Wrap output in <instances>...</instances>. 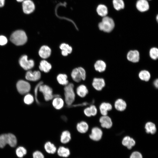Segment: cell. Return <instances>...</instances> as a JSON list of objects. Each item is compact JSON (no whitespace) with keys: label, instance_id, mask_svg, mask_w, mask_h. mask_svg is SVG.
<instances>
[{"label":"cell","instance_id":"6da1fadb","mask_svg":"<svg viewBox=\"0 0 158 158\" xmlns=\"http://www.w3.org/2000/svg\"><path fill=\"white\" fill-rule=\"evenodd\" d=\"M74 87L73 84L70 83L64 88V99L65 104L69 106L73 104L75 99L76 94Z\"/></svg>","mask_w":158,"mask_h":158},{"label":"cell","instance_id":"7a4b0ae2","mask_svg":"<svg viewBox=\"0 0 158 158\" xmlns=\"http://www.w3.org/2000/svg\"><path fill=\"white\" fill-rule=\"evenodd\" d=\"M10 40L15 45L20 46L26 42L27 37L24 31L19 30L15 31L11 35Z\"/></svg>","mask_w":158,"mask_h":158},{"label":"cell","instance_id":"3957f363","mask_svg":"<svg viewBox=\"0 0 158 158\" xmlns=\"http://www.w3.org/2000/svg\"><path fill=\"white\" fill-rule=\"evenodd\" d=\"M114 26L115 24L113 20L107 16L103 17L102 21L98 25V27L100 30L107 32H111L113 29Z\"/></svg>","mask_w":158,"mask_h":158},{"label":"cell","instance_id":"277c9868","mask_svg":"<svg viewBox=\"0 0 158 158\" xmlns=\"http://www.w3.org/2000/svg\"><path fill=\"white\" fill-rule=\"evenodd\" d=\"M39 90L42 93L46 101L51 100L54 96L52 89L48 85L43 83L41 84L39 87Z\"/></svg>","mask_w":158,"mask_h":158},{"label":"cell","instance_id":"5b68a950","mask_svg":"<svg viewBox=\"0 0 158 158\" xmlns=\"http://www.w3.org/2000/svg\"><path fill=\"white\" fill-rule=\"evenodd\" d=\"M51 101L52 105L53 107L57 110L62 109L65 104L64 99L59 95H54Z\"/></svg>","mask_w":158,"mask_h":158},{"label":"cell","instance_id":"8992f818","mask_svg":"<svg viewBox=\"0 0 158 158\" xmlns=\"http://www.w3.org/2000/svg\"><path fill=\"white\" fill-rule=\"evenodd\" d=\"M19 63L24 70H28L32 68L34 66L33 60L30 59L28 60L27 56H22L20 59Z\"/></svg>","mask_w":158,"mask_h":158},{"label":"cell","instance_id":"52a82bcc","mask_svg":"<svg viewBox=\"0 0 158 158\" xmlns=\"http://www.w3.org/2000/svg\"><path fill=\"white\" fill-rule=\"evenodd\" d=\"M16 87L18 92L20 94L24 95L28 93L30 90V85L28 82L20 80L16 84Z\"/></svg>","mask_w":158,"mask_h":158},{"label":"cell","instance_id":"ba28073f","mask_svg":"<svg viewBox=\"0 0 158 158\" xmlns=\"http://www.w3.org/2000/svg\"><path fill=\"white\" fill-rule=\"evenodd\" d=\"M22 3L23 12L26 14L32 13L35 9V5L33 2L31 0H25Z\"/></svg>","mask_w":158,"mask_h":158},{"label":"cell","instance_id":"9c48e42d","mask_svg":"<svg viewBox=\"0 0 158 158\" xmlns=\"http://www.w3.org/2000/svg\"><path fill=\"white\" fill-rule=\"evenodd\" d=\"M102 131L100 128L98 127H94L92 129L89 136L92 140L98 141L102 138Z\"/></svg>","mask_w":158,"mask_h":158},{"label":"cell","instance_id":"30bf717a","mask_svg":"<svg viewBox=\"0 0 158 158\" xmlns=\"http://www.w3.org/2000/svg\"><path fill=\"white\" fill-rule=\"evenodd\" d=\"M41 74L39 71H28L25 75L26 79L31 81H36L38 80L41 78Z\"/></svg>","mask_w":158,"mask_h":158},{"label":"cell","instance_id":"8fae6325","mask_svg":"<svg viewBox=\"0 0 158 158\" xmlns=\"http://www.w3.org/2000/svg\"><path fill=\"white\" fill-rule=\"evenodd\" d=\"M76 94L81 98H84L88 93V90L86 86L82 84L78 85L75 90Z\"/></svg>","mask_w":158,"mask_h":158},{"label":"cell","instance_id":"7c38bea8","mask_svg":"<svg viewBox=\"0 0 158 158\" xmlns=\"http://www.w3.org/2000/svg\"><path fill=\"white\" fill-rule=\"evenodd\" d=\"M51 53V49L48 46L44 45L42 46L39 51V54L42 58L45 59L50 56Z\"/></svg>","mask_w":158,"mask_h":158},{"label":"cell","instance_id":"4fadbf2b","mask_svg":"<svg viewBox=\"0 0 158 158\" xmlns=\"http://www.w3.org/2000/svg\"><path fill=\"white\" fill-rule=\"evenodd\" d=\"M89 129L88 123L85 121H82L78 122L76 125V129L79 133L84 134L87 133Z\"/></svg>","mask_w":158,"mask_h":158},{"label":"cell","instance_id":"5bb4252c","mask_svg":"<svg viewBox=\"0 0 158 158\" xmlns=\"http://www.w3.org/2000/svg\"><path fill=\"white\" fill-rule=\"evenodd\" d=\"M92 85L95 89L97 91H100L105 86V83L103 78H95L93 80Z\"/></svg>","mask_w":158,"mask_h":158},{"label":"cell","instance_id":"9a60e30c","mask_svg":"<svg viewBox=\"0 0 158 158\" xmlns=\"http://www.w3.org/2000/svg\"><path fill=\"white\" fill-rule=\"evenodd\" d=\"M99 122L102 127L107 128L111 127L112 123L111 118L107 115L102 116L99 119Z\"/></svg>","mask_w":158,"mask_h":158},{"label":"cell","instance_id":"2e32d148","mask_svg":"<svg viewBox=\"0 0 158 158\" xmlns=\"http://www.w3.org/2000/svg\"><path fill=\"white\" fill-rule=\"evenodd\" d=\"M137 9L141 12L147 11L149 8V5L147 0H138L136 4Z\"/></svg>","mask_w":158,"mask_h":158},{"label":"cell","instance_id":"e0dca14e","mask_svg":"<svg viewBox=\"0 0 158 158\" xmlns=\"http://www.w3.org/2000/svg\"><path fill=\"white\" fill-rule=\"evenodd\" d=\"M127 57L129 61L133 62H137L139 60V53L136 50H131L128 53Z\"/></svg>","mask_w":158,"mask_h":158},{"label":"cell","instance_id":"ac0fdd59","mask_svg":"<svg viewBox=\"0 0 158 158\" xmlns=\"http://www.w3.org/2000/svg\"><path fill=\"white\" fill-rule=\"evenodd\" d=\"M71 76L73 80L76 83H79L83 80L81 73L78 68H75L72 70Z\"/></svg>","mask_w":158,"mask_h":158},{"label":"cell","instance_id":"d6986e66","mask_svg":"<svg viewBox=\"0 0 158 158\" xmlns=\"http://www.w3.org/2000/svg\"><path fill=\"white\" fill-rule=\"evenodd\" d=\"M122 145L127 147L128 149H131L135 144V140L129 136H126L124 137L122 141Z\"/></svg>","mask_w":158,"mask_h":158},{"label":"cell","instance_id":"ffe728a7","mask_svg":"<svg viewBox=\"0 0 158 158\" xmlns=\"http://www.w3.org/2000/svg\"><path fill=\"white\" fill-rule=\"evenodd\" d=\"M39 68L40 71L44 73H48L52 68L51 64L45 60L41 61L40 63Z\"/></svg>","mask_w":158,"mask_h":158},{"label":"cell","instance_id":"44dd1931","mask_svg":"<svg viewBox=\"0 0 158 158\" xmlns=\"http://www.w3.org/2000/svg\"><path fill=\"white\" fill-rule=\"evenodd\" d=\"M71 139V134L68 130H63L60 135V140L62 143L66 144Z\"/></svg>","mask_w":158,"mask_h":158},{"label":"cell","instance_id":"7402d4cb","mask_svg":"<svg viewBox=\"0 0 158 158\" xmlns=\"http://www.w3.org/2000/svg\"><path fill=\"white\" fill-rule=\"evenodd\" d=\"M99 108L101 114L103 116H105L107 114L108 111L112 109V106L109 103L103 102L100 105Z\"/></svg>","mask_w":158,"mask_h":158},{"label":"cell","instance_id":"603a6c76","mask_svg":"<svg viewBox=\"0 0 158 158\" xmlns=\"http://www.w3.org/2000/svg\"><path fill=\"white\" fill-rule=\"evenodd\" d=\"M56 80L60 85L64 86L69 83L67 75L65 74L60 73L58 74L56 77Z\"/></svg>","mask_w":158,"mask_h":158},{"label":"cell","instance_id":"cb8c5ba5","mask_svg":"<svg viewBox=\"0 0 158 158\" xmlns=\"http://www.w3.org/2000/svg\"><path fill=\"white\" fill-rule=\"evenodd\" d=\"M115 108L117 110L122 111L125 109L126 107V104L125 102L122 99H119L117 100L114 104Z\"/></svg>","mask_w":158,"mask_h":158},{"label":"cell","instance_id":"d4e9b609","mask_svg":"<svg viewBox=\"0 0 158 158\" xmlns=\"http://www.w3.org/2000/svg\"><path fill=\"white\" fill-rule=\"evenodd\" d=\"M97 12L99 16L104 17L106 16L108 14V9L105 5L100 4L97 7Z\"/></svg>","mask_w":158,"mask_h":158},{"label":"cell","instance_id":"484cf974","mask_svg":"<svg viewBox=\"0 0 158 158\" xmlns=\"http://www.w3.org/2000/svg\"><path fill=\"white\" fill-rule=\"evenodd\" d=\"M145 128L146 133H148L154 134L156 131V128L155 125L153 123L149 122L145 124Z\"/></svg>","mask_w":158,"mask_h":158},{"label":"cell","instance_id":"4316f807","mask_svg":"<svg viewBox=\"0 0 158 158\" xmlns=\"http://www.w3.org/2000/svg\"><path fill=\"white\" fill-rule=\"evenodd\" d=\"M106 64L103 61L99 60L95 62L94 65V67L95 70L99 72L104 71L106 68Z\"/></svg>","mask_w":158,"mask_h":158},{"label":"cell","instance_id":"83f0119b","mask_svg":"<svg viewBox=\"0 0 158 158\" xmlns=\"http://www.w3.org/2000/svg\"><path fill=\"white\" fill-rule=\"evenodd\" d=\"M44 147L46 151L50 154L54 153L56 150L55 145L49 141L45 143Z\"/></svg>","mask_w":158,"mask_h":158},{"label":"cell","instance_id":"f1b7e54d","mask_svg":"<svg viewBox=\"0 0 158 158\" xmlns=\"http://www.w3.org/2000/svg\"><path fill=\"white\" fill-rule=\"evenodd\" d=\"M17 143V140L15 136L12 133L7 134V144L11 147H15Z\"/></svg>","mask_w":158,"mask_h":158},{"label":"cell","instance_id":"f546056e","mask_svg":"<svg viewBox=\"0 0 158 158\" xmlns=\"http://www.w3.org/2000/svg\"><path fill=\"white\" fill-rule=\"evenodd\" d=\"M58 155L61 157H67L70 154V152L69 149L63 146L59 147L57 151Z\"/></svg>","mask_w":158,"mask_h":158},{"label":"cell","instance_id":"4dcf8cb0","mask_svg":"<svg viewBox=\"0 0 158 158\" xmlns=\"http://www.w3.org/2000/svg\"><path fill=\"white\" fill-rule=\"evenodd\" d=\"M113 4L114 8L119 11L124 7V3L123 0H113Z\"/></svg>","mask_w":158,"mask_h":158},{"label":"cell","instance_id":"1f68e13d","mask_svg":"<svg viewBox=\"0 0 158 158\" xmlns=\"http://www.w3.org/2000/svg\"><path fill=\"white\" fill-rule=\"evenodd\" d=\"M139 78L142 80L147 81L150 78V75L149 72L146 70L141 71L139 74Z\"/></svg>","mask_w":158,"mask_h":158},{"label":"cell","instance_id":"d6a6232c","mask_svg":"<svg viewBox=\"0 0 158 158\" xmlns=\"http://www.w3.org/2000/svg\"><path fill=\"white\" fill-rule=\"evenodd\" d=\"M59 48L61 51L66 52L68 54H71L72 51V48L70 45L66 43H63L60 44Z\"/></svg>","mask_w":158,"mask_h":158},{"label":"cell","instance_id":"836d02e7","mask_svg":"<svg viewBox=\"0 0 158 158\" xmlns=\"http://www.w3.org/2000/svg\"><path fill=\"white\" fill-rule=\"evenodd\" d=\"M26 149L23 147H19L17 148L16 153L17 156L20 158L23 157L27 153Z\"/></svg>","mask_w":158,"mask_h":158},{"label":"cell","instance_id":"e575fe53","mask_svg":"<svg viewBox=\"0 0 158 158\" xmlns=\"http://www.w3.org/2000/svg\"><path fill=\"white\" fill-rule=\"evenodd\" d=\"M7 144V134L0 135V147H4Z\"/></svg>","mask_w":158,"mask_h":158},{"label":"cell","instance_id":"d590c367","mask_svg":"<svg viewBox=\"0 0 158 158\" xmlns=\"http://www.w3.org/2000/svg\"><path fill=\"white\" fill-rule=\"evenodd\" d=\"M150 55L151 58L156 60L158 57V49L156 47H153L151 49L150 51Z\"/></svg>","mask_w":158,"mask_h":158},{"label":"cell","instance_id":"8d00e7d4","mask_svg":"<svg viewBox=\"0 0 158 158\" xmlns=\"http://www.w3.org/2000/svg\"><path fill=\"white\" fill-rule=\"evenodd\" d=\"M34 101V97L30 94H27L24 97V101L26 104H32Z\"/></svg>","mask_w":158,"mask_h":158},{"label":"cell","instance_id":"74e56055","mask_svg":"<svg viewBox=\"0 0 158 158\" xmlns=\"http://www.w3.org/2000/svg\"><path fill=\"white\" fill-rule=\"evenodd\" d=\"M89 110L91 116H94L97 114V109L94 105H91L89 107Z\"/></svg>","mask_w":158,"mask_h":158},{"label":"cell","instance_id":"f35d334b","mask_svg":"<svg viewBox=\"0 0 158 158\" xmlns=\"http://www.w3.org/2000/svg\"><path fill=\"white\" fill-rule=\"evenodd\" d=\"M43 83V82L42 81L40 82L36 86L35 89V99L36 102L37 103L39 104V102L37 99V94L38 91L39 90V88L40 86Z\"/></svg>","mask_w":158,"mask_h":158},{"label":"cell","instance_id":"ab89813d","mask_svg":"<svg viewBox=\"0 0 158 158\" xmlns=\"http://www.w3.org/2000/svg\"><path fill=\"white\" fill-rule=\"evenodd\" d=\"M130 158H142V157L140 152L135 151L131 154Z\"/></svg>","mask_w":158,"mask_h":158},{"label":"cell","instance_id":"60d3db41","mask_svg":"<svg viewBox=\"0 0 158 158\" xmlns=\"http://www.w3.org/2000/svg\"><path fill=\"white\" fill-rule=\"evenodd\" d=\"M33 158H44L43 154L40 151H37L33 154Z\"/></svg>","mask_w":158,"mask_h":158},{"label":"cell","instance_id":"b9f144b4","mask_svg":"<svg viewBox=\"0 0 158 158\" xmlns=\"http://www.w3.org/2000/svg\"><path fill=\"white\" fill-rule=\"evenodd\" d=\"M78 68L81 73L83 80H85L86 78V73L85 69L81 67H79Z\"/></svg>","mask_w":158,"mask_h":158},{"label":"cell","instance_id":"7bdbcfd3","mask_svg":"<svg viewBox=\"0 0 158 158\" xmlns=\"http://www.w3.org/2000/svg\"><path fill=\"white\" fill-rule=\"evenodd\" d=\"M7 42V40L4 36H0V45H4L6 44Z\"/></svg>","mask_w":158,"mask_h":158},{"label":"cell","instance_id":"ee69618b","mask_svg":"<svg viewBox=\"0 0 158 158\" xmlns=\"http://www.w3.org/2000/svg\"><path fill=\"white\" fill-rule=\"evenodd\" d=\"M5 0H0V7H3L5 4Z\"/></svg>","mask_w":158,"mask_h":158},{"label":"cell","instance_id":"f6af8a7d","mask_svg":"<svg viewBox=\"0 0 158 158\" xmlns=\"http://www.w3.org/2000/svg\"><path fill=\"white\" fill-rule=\"evenodd\" d=\"M158 79H157L155 80L154 83L155 86L157 88L158 86Z\"/></svg>","mask_w":158,"mask_h":158},{"label":"cell","instance_id":"bcb514c9","mask_svg":"<svg viewBox=\"0 0 158 158\" xmlns=\"http://www.w3.org/2000/svg\"><path fill=\"white\" fill-rule=\"evenodd\" d=\"M18 2H23L25 0H16Z\"/></svg>","mask_w":158,"mask_h":158},{"label":"cell","instance_id":"7dc6e473","mask_svg":"<svg viewBox=\"0 0 158 158\" xmlns=\"http://www.w3.org/2000/svg\"><path fill=\"white\" fill-rule=\"evenodd\" d=\"M158 16H157V21H158Z\"/></svg>","mask_w":158,"mask_h":158}]
</instances>
